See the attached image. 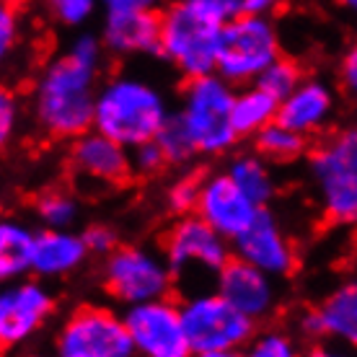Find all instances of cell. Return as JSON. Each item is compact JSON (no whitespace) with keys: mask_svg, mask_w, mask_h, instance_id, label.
<instances>
[{"mask_svg":"<svg viewBox=\"0 0 357 357\" xmlns=\"http://www.w3.org/2000/svg\"><path fill=\"white\" fill-rule=\"evenodd\" d=\"M107 54L101 34L81 31L42 68L31 91V109L45 137L70 143L93 130L98 75Z\"/></svg>","mask_w":357,"mask_h":357,"instance_id":"obj_1","label":"cell"},{"mask_svg":"<svg viewBox=\"0 0 357 357\" xmlns=\"http://www.w3.org/2000/svg\"><path fill=\"white\" fill-rule=\"evenodd\" d=\"M171 109L158 86L132 73H116L98 86L93 130L135 148L155 140Z\"/></svg>","mask_w":357,"mask_h":357,"instance_id":"obj_2","label":"cell"},{"mask_svg":"<svg viewBox=\"0 0 357 357\" xmlns=\"http://www.w3.org/2000/svg\"><path fill=\"white\" fill-rule=\"evenodd\" d=\"M225 18L189 0H171L161 8V54L189 81L215 73Z\"/></svg>","mask_w":357,"mask_h":357,"instance_id":"obj_3","label":"cell"},{"mask_svg":"<svg viewBox=\"0 0 357 357\" xmlns=\"http://www.w3.org/2000/svg\"><path fill=\"white\" fill-rule=\"evenodd\" d=\"M316 199L326 220L340 225L357 223V125L340 127L321 137L308 155Z\"/></svg>","mask_w":357,"mask_h":357,"instance_id":"obj_4","label":"cell"},{"mask_svg":"<svg viewBox=\"0 0 357 357\" xmlns=\"http://www.w3.org/2000/svg\"><path fill=\"white\" fill-rule=\"evenodd\" d=\"M181 319L189 349L197 357H231L246 352L257 334V321L218 290L187 295L181 301Z\"/></svg>","mask_w":357,"mask_h":357,"instance_id":"obj_5","label":"cell"},{"mask_svg":"<svg viewBox=\"0 0 357 357\" xmlns=\"http://www.w3.org/2000/svg\"><path fill=\"white\" fill-rule=\"evenodd\" d=\"M233 98L236 86L218 73L184 81L178 114L187 122L199 155L223 158L238 145L241 137L233 127Z\"/></svg>","mask_w":357,"mask_h":357,"instance_id":"obj_6","label":"cell"},{"mask_svg":"<svg viewBox=\"0 0 357 357\" xmlns=\"http://www.w3.org/2000/svg\"><path fill=\"white\" fill-rule=\"evenodd\" d=\"M282 54L272 16L241 10L225 18L215 73L233 86L257 83L261 73Z\"/></svg>","mask_w":357,"mask_h":357,"instance_id":"obj_7","label":"cell"},{"mask_svg":"<svg viewBox=\"0 0 357 357\" xmlns=\"http://www.w3.org/2000/svg\"><path fill=\"white\" fill-rule=\"evenodd\" d=\"M176 275L163 251L140 243H119L101 259V287L119 305H135L166 298L174 290Z\"/></svg>","mask_w":357,"mask_h":357,"instance_id":"obj_8","label":"cell"},{"mask_svg":"<svg viewBox=\"0 0 357 357\" xmlns=\"http://www.w3.org/2000/svg\"><path fill=\"white\" fill-rule=\"evenodd\" d=\"M161 251L169 259L176 280L218 277L233 257V246L220 231H215L199 213L174 215L161 236Z\"/></svg>","mask_w":357,"mask_h":357,"instance_id":"obj_9","label":"cell"},{"mask_svg":"<svg viewBox=\"0 0 357 357\" xmlns=\"http://www.w3.org/2000/svg\"><path fill=\"white\" fill-rule=\"evenodd\" d=\"M60 357H132L135 342L122 313L104 305H81L54 334Z\"/></svg>","mask_w":357,"mask_h":357,"instance_id":"obj_10","label":"cell"},{"mask_svg":"<svg viewBox=\"0 0 357 357\" xmlns=\"http://www.w3.org/2000/svg\"><path fill=\"white\" fill-rule=\"evenodd\" d=\"M125 324L135 342L137 355L143 357H189L187 329L181 319V303L169 295L158 301H145L125 308Z\"/></svg>","mask_w":357,"mask_h":357,"instance_id":"obj_11","label":"cell"},{"mask_svg":"<svg viewBox=\"0 0 357 357\" xmlns=\"http://www.w3.org/2000/svg\"><path fill=\"white\" fill-rule=\"evenodd\" d=\"M54 313V295L47 290L45 282L13 280L0 293V344L3 349H16L34 340V334L45 329L50 316Z\"/></svg>","mask_w":357,"mask_h":357,"instance_id":"obj_12","label":"cell"},{"mask_svg":"<svg viewBox=\"0 0 357 357\" xmlns=\"http://www.w3.org/2000/svg\"><path fill=\"white\" fill-rule=\"evenodd\" d=\"M231 246L233 257L246 259L249 264L264 269L277 280L290 277L298 267V251H295L293 238L287 236L282 223L269 207H259L251 225L233 238Z\"/></svg>","mask_w":357,"mask_h":357,"instance_id":"obj_13","label":"cell"},{"mask_svg":"<svg viewBox=\"0 0 357 357\" xmlns=\"http://www.w3.org/2000/svg\"><path fill=\"white\" fill-rule=\"evenodd\" d=\"M68 163L75 176L98 187H119L132 176V153L109 135L89 130L70 140Z\"/></svg>","mask_w":357,"mask_h":357,"instance_id":"obj_14","label":"cell"},{"mask_svg":"<svg viewBox=\"0 0 357 357\" xmlns=\"http://www.w3.org/2000/svg\"><path fill=\"white\" fill-rule=\"evenodd\" d=\"M101 42L112 57H158L161 8H114L101 21Z\"/></svg>","mask_w":357,"mask_h":357,"instance_id":"obj_15","label":"cell"},{"mask_svg":"<svg viewBox=\"0 0 357 357\" xmlns=\"http://www.w3.org/2000/svg\"><path fill=\"white\" fill-rule=\"evenodd\" d=\"M197 213L202 215L215 231L223 233L228 241H233L238 233H243L251 225V220L259 213V205L223 169L202 178Z\"/></svg>","mask_w":357,"mask_h":357,"instance_id":"obj_16","label":"cell"},{"mask_svg":"<svg viewBox=\"0 0 357 357\" xmlns=\"http://www.w3.org/2000/svg\"><path fill=\"white\" fill-rule=\"evenodd\" d=\"M215 290L257 324L267 321L277 308V277L238 257H231L228 264L218 272Z\"/></svg>","mask_w":357,"mask_h":357,"instance_id":"obj_17","label":"cell"},{"mask_svg":"<svg viewBox=\"0 0 357 357\" xmlns=\"http://www.w3.org/2000/svg\"><path fill=\"white\" fill-rule=\"evenodd\" d=\"M301 329L311 340H331L357 349V277H347L321 303L305 311Z\"/></svg>","mask_w":357,"mask_h":357,"instance_id":"obj_18","label":"cell"},{"mask_svg":"<svg viewBox=\"0 0 357 357\" xmlns=\"http://www.w3.org/2000/svg\"><path fill=\"white\" fill-rule=\"evenodd\" d=\"M334 109H337V93L329 83L319 78H305L290 96L280 101L277 122L313 137L329 127Z\"/></svg>","mask_w":357,"mask_h":357,"instance_id":"obj_19","label":"cell"},{"mask_svg":"<svg viewBox=\"0 0 357 357\" xmlns=\"http://www.w3.org/2000/svg\"><path fill=\"white\" fill-rule=\"evenodd\" d=\"M91 257L83 233L73 228H45L36 233L34 277L39 280H60L81 269Z\"/></svg>","mask_w":357,"mask_h":357,"instance_id":"obj_20","label":"cell"},{"mask_svg":"<svg viewBox=\"0 0 357 357\" xmlns=\"http://www.w3.org/2000/svg\"><path fill=\"white\" fill-rule=\"evenodd\" d=\"M36 233L39 231L16 218H6L0 223V277H3V282H13V280L34 275Z\"/></svg>","mask_w":357,"mask_h":357,"instance_id":"obj_21","label":"cell"},{"mask_svg":"<svg viewBox=\"0 0 357 357\" xmlns=\"http://www.w3.org/2000/svg\"><path fill=\"white\" fill-rule=\"evenodd\" d=\"M280 114V98L264 91L259 83L236 86L233 98V127L241 140H251L257 132H261L267 125L277 122Z\"/></svg>","mask_w":357,"mask_h":357,"instance_id":"obj_22","label":"cell"},{"mask_svg":"<svg viewBox=\"0 0 357 357\" xmlns=\"http://www.w3.org/2000/svg\"><path fill=\"white\" fill-rule=\"evenodd\" d=\"M225 171L259 207H269V202L280 192L272 163L257 151L236 153L231 161L225 163Z\"/></svg>","mask_w":357,"mask_h":357,"instance_id":"obj_23","label":"cell"},{"mask_svg":"<svg viewBox=\"0 0 357 357\" xmlns=\"http://www.w3.org/2000/svg\"><path fill=\"white\" fill-rule=\"evenodd\" d=\"M254 151L264 155L272 166H290V163L301 161L308 155V135L298 132L293 127L282 125V122H272L261 132L251 137Z\"/></svg>","mask_w":357,"mask_h":357,"instance_id":"obj_24","label":"cell"},{"mask_svg":"<svg viewBox=\"0 0 357 357\" xmlns=\"http://www.w3.org/2000/svg\"><path fill=\"white\" fill-rule=\"evenodd\" d=\"M155 143L161 145L163 155L169 161V169H187L199 158L197 143L189 132L187 122L181 119L178 112H171L169 119L163 122L161 132L155 135Z\"/></svg>","mask_w":357,"mask_h":357,"instance_id":"obj_25","label":"cell"},{"mask_svg":"<svg viewBox=\"0 0 357 357\" xmlns=\"http://www.w3.org/2000/svg\"><path fill=\"white\" fill-rule=\"evenodd\" d=\"M34 215L45 228H73L81 218V205L65 189H47L34 199Z\"/></svg>","mask_w":357,"mask_h":357,"instance_id":"obj_26","label":"cell"},{"mask_svg":"<svg viewBox=\"0 0 357 357\" xmlns=\"http://www.w3.org/2000/svg\"><path fill=\"white\" fill-rule=\"evenodd\" d=\"M303 81H305V73H303V68H301V63L293 60V57H287V54H280L275 63L269 65L267 70L257 78V83H259L261 89L269 91V93L277 96L280 101L285 96H290Z\"/></svg>","mask_w":357,"mask_h":357,"instance_id":"obj_27","label":"cell"},{"mask_svg":"<svg viewBox=\"0 0 357 357\" xmlns=\"http://www.w3.org/2000/svg\"><path fill=\"white\" fill-rule=\"evenodd\" d=\"M202 174H178L169 187H166V210L171 215H187L197 213L199 202V189H202Z\"/></svg>","mask_w":357,"mask_h":357,"instance_id":"obj_28","label":"cell"},{"mask_svg":"<svg viewBox=\"0 0 357 357\" xmlns=\"http://www.w3.org/2000/svg\"><path fill=\"white\" fill-rule=\"evenodd\" d=\"M101 0H45V10L54 24L65 29H83L96 16Z\"/></svg>","mask_w":357,"mask_h":357,"instance_id":"obj_29","label":"cell"},{"mask_svg":"<svg viewBox=\"0 0 357 357\" xmlns=\"http://www.w3.org/2000/svg\"><path fill=\"white\" fill-rule=\"evenodd\" d=\"M246 352L254 357H293L298 352V344H295V340L287 331L264 329L254 334Z\"/></svg>","mask_w":357,"mask_h":357,"instance_id":"obj_30","label":"cell"},{"mask_svg":"<svg viewBox=\"0 0 357 357\" xmlns=\"http://www.w3.org/2000/svg\"><path fill=\"white\" fill-rule=\"evenodd\" d=\"M130 153H132V174L135 176L155 178L169 169V161H166L161 145L155 143V140L135 145V148H130Z\"/></svg>","mask_w":357,"mask_h":357,"instance_id":"obj_31","label":"cell"},{"mask_svg":"<svg viewBox=\"0 0 357 357\" xmlns=\"http://www.w3.org/2000/svg\"><path fill=\"white\" fill-rule=\"evenodd\" d=\"M83 238H86V246L93 257L104 259L112 251L119 246V233H116L114 225L109 223H91L83 228Z\"/></svg>","mask_w":357,"mask_h":357,"instance_id":"obj_32","label":"cell"},{"mask_svg":"<svg viewBox=\"0 0 357 357\" xmlns=\"http://www.w3.org/2000/svg\"><path fill=\"white\" fill-rule=\"evenodd\" d=\"M337 75L344 93L357 98V36L344 47V52L340 54V65H337Z\"/></svg>","mask_w":357,"mask_h":357,"instance_id":"obj_33","label":"cell"},{"mask_svg":"<svg viewBox=\"0 0 357 357\" xmlns=\"http://www.w3.org/2000/svg\"><path fill=\"white\" fill-rule=\"evenodd\" d=\"M18 34H21V26H18V10L16 6L6 3L3 10H0V54L8 57V52L16 47Z\"/></svg>","mask_w":357,"mask_h":357,"instance_id":"obj_34","label":"cell"},{"mask_svg":"<svg viewBox=\"0 0 357 357\" xmlns=\"http://www.w3.org/2000/svg\"><path fill=\"white\" fill-rule=\"evenodd\" d=\"M18 116H21V109H18V98L8 91L0 93V143L6 145L13 137L18 127Z\"/></svg>","mask_w":357,"mask_h":357,"instance_id":"obj_35","label":"cell"},{"mask_svg":"<svg viewBox=\"0 0 357 357\" xmlns=\"http://www.w3.org/2000/svg\"><path fill=\"white\" fill-rule=\"evenodd\" d=\"M189 3L205 6V8L215 10L220 18H231V16H236V13H241L246 0H189Z\"/></svg>","mask_w":357,"mask_h":357,"instance_id":"obj_36","label":"cell"},{"mask_svg":"<svg viewBox=\"0 0 357 357\" xmlns=\"http://www.w3.org/2000/svg\"><path fill=\"white\" fill-rule=\"evenodd\" d=\"M166 0H101L104 10L114 8H161Z\"/></svg>","mask_w":357,"mask_h":357,"instance_id":"obj_37","label":"cell"},{"mask_svg":"<svg viewBox=\"0 0 357 357\" xmlns=\"http://www.w3.org/2000/svg\"><path fill=\"white\" fill-rule=\"evenodd\" d=\"M282 3H285V0H246V3H243V10H251V13H267V16H272Z\"/></svg>","mask_w":357,"mask_h":357,"instance_id":"obj_38","label":"cell"},{"mask_svg":"<svg viewBox=\"0 0 357 357\" xmlns=\"http://www.w3.org/2000/svg\"><path fill=\"white\" fill-rule=\"evenodd\" d=\"M334 3H337V8H342L352 18H357V0H334Z\"/></svg>","mask_w":357,"mask_h":357,"instance_id":"obj_39","label":"cell"},{"mask_svg":"<svg viewBox=\"0 0 357 357\" xmlns=\"http://www.w3.org/2000/svg\"><path fill=\"white\" fill-rule=\"evenodd\" d=\"M6 3H10V6H18V3H24V0H6Z\"/></svg>","mask_w":357,"mask_h":357,"instance_id":"obj_40","label":"cell"}]
</instances>
